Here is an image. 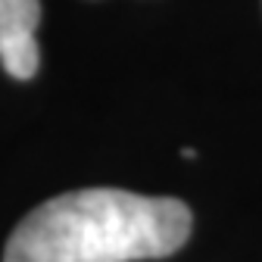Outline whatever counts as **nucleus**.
I'll return each instance as SVG.
<instances>
[{
	"label": "nucleus",
	"instance_id": "f257e3e1",
	"mask_svg": "<svg viewBox=\"0 0 262 262\" xmlns=\"http://www.w3.org/2000/svg\"><path fill=\"white\" fill-rule=\"evenodd\" d=\"M187 234L190 209L181 200L84 187L31 209L10 234L4 262H144L172 256Z\"/></svg>",
	"mask_w": 262,
	"mask_h": 262
},
{
	"label": "nucleus",
	"instance_id": "f03ea898",
	"mask_svg": "<svg viewBox=\"0 0 262 262\" xmlns=\"http://www.w3.org/2000/svg\"><path fill=\"white\" fill-rule=\"evenodd\" d=\"M41 0H0V62L7 75L25 81L38 72Z\"/></svg>",
	"mask_w": 262,
	"mask_h": 262
}]
</instances>
